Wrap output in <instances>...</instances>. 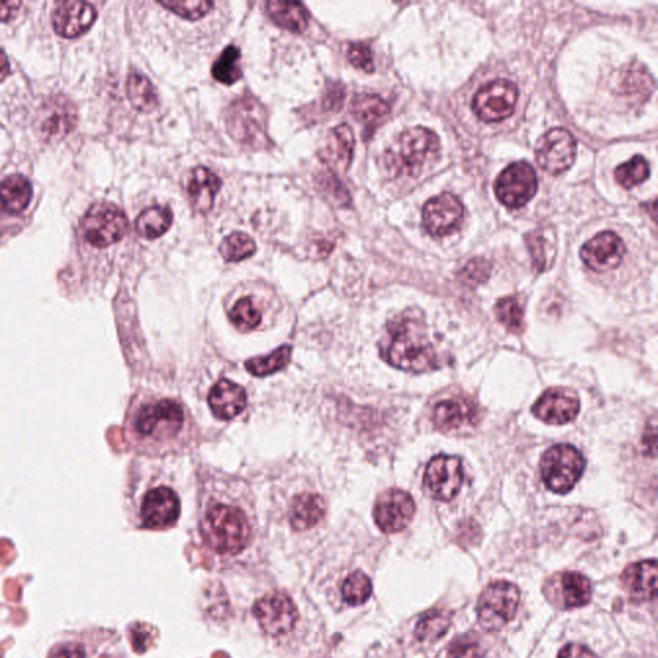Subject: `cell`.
<instances>
[{
  "mask_svg": "<svg viewBox=\"0 0 658 658\" xmlns=\"http://www.w3.org/2000/svg\"><path fill=\"white\" fill-rule=\"evenodd\" d=\"M190 425L178 400L141 395L129 405L125 436L136 452L157 455L180 447Z\"/></svg>",
  "mask_w": 658,
  "mask_h": 658,
  "instance_id": "1",
  "label": "cell"
},
{
  "mask_svg": "<svg viewBox=\"0 0 658 658\" xmlns=\"http://www.w3.org/2000/svg\"><path fill=\"white\" fill-rule=\"evenodd\" d=\"M201 538L209 550L219 557L241 556L253 545L255 519L241 504L225 501H210L199 514Z\"/></svg>",
  "mask_w": 658,
  "mask_h": 658,
  "instance_id": "2",
  "label": "cell"
},
{
  "mask_svg": "<svg viewBox=\"0 0 658 658\" xmlns=\"http://www.w3.org/2000/svg\"><path fill=\"white\" fill-rule=\"evenodd\" d=\"M380 352L387 363L404 372L426 373L439 366L438 354L424 327L412 318L390 325Z\"/></svg>",
  "mask_w": 658,
  "mask_h": 658,
  "instance_id": "3",
  "label": "cell"
},
{
  "mask_svg": "<svg viewBox=\"0 0 658 658\" xmlns=\"http://www.w3.org/2000/svg\"><path fill=\"white\" fill-rule=\"evenodd\" d=\"M439 137L433 130L415 127L403 131L385 152V166L392 177H418L438 157Z\"/></svg>",
  "mask_w": 658,
  "mask_h": 658,
  "instance_id": "4",
  "label": "cell"
},
{
  "mask_svg": "<svg viewBox=\"0 0 658 658\" xmlns=\"http://www.w3.org/2000/svg\"><path fill=\"white\" fill-rule=\"evenodd\" d=\"M227 128L235 142L251 151L272 145L268 134V113L253 95L241 96L228 107Z\"/></svg>",
  "mask_w": 658,
  "mask_h": 658,
  "instance_id": "5",
  "label": "cell"
},
{
  "mask_svg": "<svg viewBox=\"0 0 658 658\" xmlns=\"http://www.w3.org/2000/svg\"><path fill=\"white\" fill-rule=\"evenodd\" d=\"M253 615L262 633L276 642L293 638L301 621L299 605L286 591L275 589L255 601Z\"/></svg>",
  "mask_w": 658,
  "mask_h": 658,
  "instance_id": "6",
  "label": "cell"
},
{
  "mask_svg": "<svg viewBox=\"0 0 658 658\" xmlns=\"http://www.w3.org/2000/svg\"><path fill=\"white\" fill-rule=\"evenodd\" d=\"M137 528L168 530L178 522L180 501L175 490L160 485L144 491L140 499H131Z\"/></svg>",
  "mask_w": 658,
  "mask_h": 658,
  "instance_id": "7",
  "label": "cell"
},
{
  "mask_svg": "<svg viewBox=\"0 0 658 658\" xmlns=\"http://www.w3.org/2000/svg\"><path fill=\"white\" fill-rule=\"evenodd\" d=\"M585 470V460L572 446L552 447L540 462V474L546 489L556 494H567L579 482Z\"/></svg>",
  "mask_w": 658,
  "mask_h": 658,
  "instance_id": "8",
  "label": "cell"
},
{
  "mask_svg": "<svg viewBox=\"0 0 658 658\" xmlns=\"http://www.w3.org/2000/svg\"><path fill=\"white\" fill-rule=\"evenodd\" d=\"M521 599L518 588L509 581H495L480 595L477 604V616L483 630L489 633L499 632L514 620Z\"/></svg>",
  "mask_w": 658,
  "mask_h": 658,
  "instance_id": "9",
  "label": "cell"
},
{
  "mask_svg": "<svg viewBox=\"0 0 658 658\" xmlns=\"http://www.w3.org/2000/svg\"><path fill=\"white\" fill-rule=\"evenodd\" d=\"M127 215L119 206L99 203L81 220V232L89 245L106 248L117 244L128 232Z\"/></svg>",
  "mask_w": 658,
  "mask_h": 658,
  "instance_id": "10",
  "label": "cell"
},
{
  "mask_svg": "<svg viewBox=\"0 0 658 658\" xmlns=\"http://www.w3.org/2000/svg\"><path fill=\"white\" fill-rule=\"evenodd\" d=\"M538 177L528 163L512 164L495 182V195L509 209H521L537 195Z\"/></svg>",
  "mask_w": 658,
  "mask_h": 658,
  "instance_id": "11",
  "label": "cell"
},
{
  "mask_svg": "<svg viewBox=\"0 0 658 658\" xmlns=\"http://www.w3.org/2000/svg\"><path fill=\"white\" fill-rule=\"evenodd\" d=\"M464 479L459 456L438 455L427 464L424 485L436 501L450 502L460 494Z\"/></svg>",
  "mask_w": 658,
  "mask_h": 658,
  "instance_id": "12",
  "label": "cell"
},
{
  "mask_svg": "<svg viewBox=\"0 0 658 658\" xmlns=\"http://www.w3.org/2000/svg\"><path fill=\"white\" fill-rule=\"evenodd\" d=\"M518 89L509 80L499 79L483 86L474 99L473 108L481 120L498 122L515 113Z\"/></svg>",
  "mask_w": 658,
  "mask_h": 658,
  "instance_id": "13",
  "label": "cell"
},
{
  "mask_svg": "<svg viewBox=\"0 0 658 658\" xmlns=\"http://www.w3.org/2000/svg\"><path fill=\"white\" fill-rule=\"evenodd\" d=\"M536 154L540 168L553 176L563 175L575 163L577 141L569 130L552 129L540 138Z\"/></svg>",
  "mask_w": 658,
  "mask_h": 658,
  "instance_id": "14",
  "label": "cell"
},
{
  "mask_svg": "<svg viewBox=\"0 0 658 658\" xmlns=\"http://www.w3.org/2000/svg\"><path fill=\"white\" fill-rule=\"evenodd\" d=\"M415 515L414 499L404 490L385 491L374 505V521L385 534H395L410 526Z\"/></svg>",
  "mask_w": 658,
  "mask_h": 658,
  "instance_id": "15",
  "label": "cell"
},
{
  "mask_svg": "<svg viewBox=\"0 0 658 658\" xmlns=\"http://www.w3.org/2000/svg\"><path fill=\"white\" fill-rule=\"evenodd\" d=\"M463 205L460 198L442 193L428 201L422 214L426 231L434 237H448L460 230L463 223Z\"/></svg>",
  "mask_w": 658,
  "mask_h": 658,
  "instance_id": "16",
  "label": "cell"
},
{
  "mask_svg": "<svg viewBox=\"0 0 658 658\" xmlns=\"http://www.w3.org/2000/svg\"><path fill=\"white\" fill-rule=\"evenodd\" d=\"M625 245L618 234L602 232L581 248L584 265L594 272L604 273L618 268L625 255Z\"/></svg>",
  "mask_w": 658,
  "mask_h": 658,
  "instance_id": "17",
  "label": "cell"
},
{
  "mask_svg": "<svg viewBox=\"0 0 658 658\" xmlns=\"http://www.w3.org/2000/svg\"><path fill=\"white\" fill-rule=\"evenodd\" d=\"M580 412L577 395L564 389L545 391L532 407V413L546 425L564 426L571 424Z\"/></svg>",
  "mask_w": 658,
  "mask_h": 658,
  "instance_id": "18",
  "label": "cell"
},
{
  "mask_svg": "<svg viewBox=\"0 0 658 658\" xmlns=\"http://www.w3.org/2000/svg\"><path fill=\"white\" fill-rule=\"evenodd\" d=\"M96 11L86 2H62L53 13V26L59 36L78 38L92 27Z\"/></svg>",
  "mask_w": 658,
  "mask_h": 658,
  "instance_id": "19",
  "label": "cell"
},
{
  "mask_svg": "<svg viewBox=\"0 0 658 658\" xmlns=\"http://www.w3.org/2000/svg\"><path fill=\"white\" fill-rule=\"evenodd\" d=\"M356 137L349 125L341 124L331 129L325 137L320 151L321 160L331 170L345 171L349 169L354 157Z\"/></svg>",
  "mask_w": 658,
  "mask_h": 658,
  "instance_id": "20",
  "label": "cell"
},
{
  "mask_svg": "<svg viewBox=\"0 0 658 658\" xmlns=\"http://www.w3.org/2000/svg\"><path fill=\"white\" fill-rule=\"evenodd\" d=\"M76 124V109L65 96H53L41 108L40 131L47 140H60L74 129Z\"/></svg>",
  "mask_w": 658,
  "mask_h": 658,
  "instance_id": "21",
  "label": "cell"
},
{
  "mask_svg": "<svg viewBox=\"0 0 658 658\" xmlns=\"http://www.w3.org/2000/svg\"><path fill=\"white\" fill-rule=\"evenodd\" d=\"M479 414L473 400L450 398L439 401L433 413V422L441 431H453L463 426H474Z\"/></svg>",
  "mask_w": 658,
  "mask_h": 658,
  "instance_id": "22",
  "label": "cell"
},
{
  "mask_svg": "<svg viewBox=\"0 0 658 658\" xmlns=\"http://www.w3.org/2000/svg\"><path fill=\"white\" fill-rule=\"evenodd\" d=\"M621 584L633 601L655 599L657 594L656 560H642V563L630 565L621 575Z\"/></svg>",
  "mask_w": 658,
  "mask_h": 658,
  "instance_id": "23",
  "label": "cell"
},
{
  "mask_svg": "<svg viewBox=\"0 0 658 658\" xmlns=\"http://www.w3.org/2000/svg\"><path fill=\"white\" fill-rule=\"evenodd\" d=\"M220 189L221 180L212 171L204 166L193 169L186 182V193L193 210L201 215L209 214Z\"/></svg>",
  "mask_w": 658,
  "mask_h": 658,
  "instance_id": "24",
  "label": "cell"
},
{
  "mask_svg": "<svg viewBox=\"0 0 658 658\" xmlns=\"http://www.w3.org/2000/svg\"><path fill=\"white\" fill-rule=\"evenodd\" d=\"M247 404L244 387L230 379H220L209 393V405L215 417L230 421L237 417Z\"/></svg>",
  "mask_w": 658,
  "mask_h": 658,
  "instance_id": "25",
  "label": "cell"
},
{
  "mask_svg": "<svg viewBox=\"0 0 658 658\" xmlns=\"http://www.w3.org/2000/svg\"><path fill=\"white\" fill-rule=\"evenodd\" d=\"M325 514H327V505L322 495L302 493L296 495L291 503L288 521L291 528L297 532L309 531L323 521Z\"/></svg>",
  "mask_w": 658,
  "mask_h": 658,
  "instance_id": "26",
  "label": "cell"
},
{
  "mask_svg": "<svg viewBox=\"0 0 658 658\" xmlns=\"http://www.w3.org/2000/svg\"><path fill=\"white\" fill-rule=\"evenodd\" d=\"M558 595L564 608L583 607L592 598L591 580L580 572H564L558 580Z\"/></svg>",
  "mask_w": 658,
  "mask_h": 658,
  "instance_id": "27",
  "label": "cell"
},
{
  "mask_svg": "<svg viewBox=\"0 0 658 658\" xmlns=\"http://www.w3.org/2000/svg\"><path fill=\"white\" fill-rule=\"evenodd\" d=\"M33 196V186L25 177L11 176L0 183V210L20 214L27 209Z\"/></svg>",
  "mask_w": 658,
  "mask_h": 658,
  "instance_id": "28",
  "label": "cell"
},
{
  "mask_svg": "<svg viewBox=\"0 0 658 658\" xmlns=\"http://www.w3.org/2000/svg\"><path fill=\"white\" fill-rule=\"evenodd\" d=\"M267 13L275 25L291 33H304L309 26L307 7L299 2H268Z\"/></svg>",
  "mask_w": 658,
  "mask_h": 658,
  "instance_id": "29",
  "label": "cell"
},
{
  "mask_svg": "<svg viewBox=\"0 0 658 658\" xmlns=\"http://www.w3.org/2000/svg\"><path fill=\"white\" fill-rule=\"evenodd\" d=\"M172 212L168 206H152L141 212L136 231L144 240H156L170 230Z\"/></svg>",
  "mask_w": 658,
  "mask_h": 658,
  "instance_id": "30",
  "label": "cell"
},
{
  "mask_svg": "<svg viewBox=\"0 0 658 658\" xmlns=\"http://www.w3.org/2000/svg\"><path fill=\"white\" fill-rule=\"evenodd\" d=\"M338 593L346 606H362L370 601L373 593L372 580L362 570L352 571L345 577Z\"/></svg>",
  "mask_w": 658,
  "mask_h": 658,
  "instance_id": "31",
  "label": "cell"
},
{
  "mask_svg": "<svg viewBox=\"0 0 658 658\" xmlns=\"http://www.w3.org/2000/svg\"><path fill=\"white\" fill-rule=\"evenodd\" d=\"M390 106L376 94H358L351 102V114L364 125H376L390 115Z\"/></svg>",
  "mask_w": 658,
  "mask_h": 658,
  "instance_id": "32",
  "label": "cell"
},
{
  "mask_svg": "<svg viewBox=\"0 0 658 658\" xmlns=\"http://www.w3.org/2000/svg\"><path fill=\"white\" fill-rule=\"evenodd\" d=\"M128 96L138 111L150 114L157 108L158 100L154 86L150 79L140 73H131L128 79Z\"/></svg>",
  "mask_w": 658,
  "mask_h": 658,
  "instance_id": "33",
  "label": "cell"
},
{
  "mask_svg": "<svg viewBox=\"0 0 658 658\" xmlns=\"http://www.w3.org/2000/svg\"><path fill=\"white\" fill-rule=\"evenodd\" d=\"M452 623L450 615L446 611H428L420 619L415 628V638L420 642H436L448 633Z\"/></svg>",
  "mask_w": 658,
  "mask_h": 658,
  "instance_id": "34",
  "label": "cell"
},
{
  "mask_svg": "<svg viewBox=\"0 0 658 658\" xmlns=\"http://www.w3.org/2000/svg\"><path fill=\"white\" fill-rule=\"evenodd\" d=\"M230 320L240 332H253L260 327L262 322V311L256 305L253 297H242L233 305L230 313Z\"/></svg>",
  "mask_w": 658,
  "mask_h": 658,
  "instance_id": "35",
  "label": "cell"
},
{
  "mask_svg": "<svg viewBox=\"0 0 658 658\" xmlns=\"http://www.w3.org/2000/svg\"><path fill=\"white\" fill-rule=\"evenodd\" d=\"M241 51L235 46H228L215 61L212 66V76L215 80L224 86H233L242 78V72L238 66Z\"/></svg>",
  "mask_w": 658,
  "mask_h": 658,
  "instance_id": "36",
  "label": "cell"
},
{
  "mask_svg": "<svg viewBox=\"0 0 658 658\" xmlns=\"http://www.w3.org/2000/svg\"><path fill=\"white\" fill-rule=\"evenodd\" d=\"M291 346H282L279 350L268 357L249 359L246 362V370L256 377H267L270 374L280 372L289 363Z\"/></svg>",
  "mask_w": 658,
  "mask_h": 658,
  "instance_id": "37",
  "label": "cell"
},
{
  "mask_svg": "<svg viewBox=\"0 0 658 658\" xmlns=\"http://www.w3.org/2000/svg\"><path fill=\"white\" fill-rule=\"evenodd\" d=\"M495 313L499 322L512 334H522L525 330V310L521 301L515 296L504 297L496 302Z\"/></svg>",
  "mask_w": 658,
  "mask_h": 658,
  "instance_id": "38",
  "label": "cell"
},
{
  "mask_svg": "<svg viewBox=\"0 0 658 658\" xmlns=\"http://www.w3.org/2000/svg\"><path fill=\"white\" fill-rule=\"evenodd\" d=\"M219 251L224 260L238 262L251 258L256 253V244L248 234L234 232L221 242Z\"/></svg>",
  "mask_w": 658,
  "mask_h": 658,
  "instance_id": "39",
  "label": "cell"
},
{
  "mask_svg": "<svg viewBox=\"0 0 658 658\" xmlns=\"http://www.w3.org/2000/svg\"><path fill=\"white\" fill-rule=\"evenodd\" d=\"M649 177V165L643 156H634L615 170V179L622 189L632 190Z\"/></svg>",
  "mask_w": 658,
  "mask_h": 658,
  "instance_id": "40",
  "label": "cell"
},
{
  "mask_svg": "<svg viewBox=\"0 0 658 658\" xmlns=\"http://www.w3.org/2000/svg\"><path fill=\"white\" fill-rule=\"evenodd\" d=\"M324 196L337 207H348L351 204V197L348 189L338 179L336 172L325 171L318 180Z\"/></svg>",
  "mask_w": 658,
  "mask_h": 658,
  "instance_id": "41",
  "label": "cell"
},
{
  "mask_svg": "<svg viewBox=\"0 0 658 658\" xmlns=\"http://www.w3.org/2000/svg\"><path fill=\"white\" fill-rule=\"evenodd\" d=\"M165 9H168L178 16L190 21H197L203 18L212 9V2H205V0H170V2H162Z\"/></svg>",
  "mask_w": 658,
  "mask_h": 658,
  "instance_id": "42",
  "label": "cell"
},
{
  "mask_svg": "<svg viewBox=\"0 0 658 658\" xmlns=\"http://www.w3.org/2000/svg\"><path fill=\"white\" fill-rule=\"evenodd\" d=\"M491 274V265L488 260L477 258L470 260L466 267L463 268L460 276L463 283L468 286H479L483 282L489 280Z\"/></svg>",
  "mask_w": 658,
  "mask_h": 658,
  "instance_id": "43",
  "label": "cell"
},
{
  "mask_svg": "<svg viewBox=\"0 0 658 658\" xmlns=\"http://www.w3.org/2000/svg\"><path fill=\"white\" fill-rule=\"evenodd\" d=\"M448 658H483V649L479 642L464 635L449 644Z\"/></svg>",
  "mask_w": 658,
  "mask_h": 658,
  "instance_id": "44",
  "label": "cell"
},
{
  "mask_svg": "<svg viewBox=\"0 0 658 658\" xmlns=\"http://www.w3.org/2000/svg\"><path fill=\"white\" fill-rule=\"evenodd\" d=\"M346 57L359 70L369 74L374 72L373 54L370 46L365 43H351L348 47V51H346Z\"/></svg>",
  "mask_w": 658,
  "mask_h": 658,
  "instance_id": "45",
  "label": "cell"
},
{
  "mask_svg": "<svg viewBox=\"0 0 658 658\" xmlns=\"http://www.w3.org/2000/svg\"><path fill=\"white\" fill-rule=\"evenodd\" d=\"M48 658H88L87 646L76 640L60 642L51 649Z\"/></svg>",
  "mask_w": 658,
  "mask_h": 658,
  "instance_id": "46",
  "label": "cell"
},
{
  "mask_svg": "<svg viewBox=\"0 0 658 658\" xmlns=\"http://www.w3.org/2000/svg\"><path fill=\"white\" fill-rule=\"evenodd\" d=\"M345 96V88L341 85H334L324 95V108L330 111H337L341 108Z\"/></svg>",
  "mask_w": 658,
  "mask_h": 658,
  "instance_id": "47",
  "label": "cell"
},
{
  "mask_svg": "<svg viewBox=\"0 0 658 658\" xmlns=\"http://www.w3.org/2000/svg\"><path fill=\"white\" fill-rule=\"evenodd\" d=\"M558 658H598V656L583 644L571 643L560 650Z\"/></svg>",
  "mask_w": 658,
  "mask_h": 658,
  "instance_id": "48",
  "label": "cell"
},
{
  "mask_svg": "<svg viewBox=\"0 0 658 658\" xmlns=\"http://www.w3.org/2000/svg\"><path fill=\"white\" fill-rule=\"evenodd\" d=\"M545 241L540 237H531L529 238L530 251L532 254V259H534V266L540 270L545 269V251H544Z\"/></svg>",
  "mask_w": 658,
  "mask_h": 658,
  "instance_id": "49",
  "label": "cell"
},
{
  "mask_svg": "<svg viewBox=\"0 0 658 658\" xmlns=\"http://www.w3.org/2000/svg\"><path fill=\"white\" fill-rule=\"evenodd\" d=\"M657 431L656 424L654 420V425H648L646 429V434H644V447L648 449V454L655 456L656 455V446H657Z\"/></svg>",
  "mask_w": 658,
  "mask_h": 658,
  "instance_id": "50",
  "label": "cell"
},
{
  "mask_svg": "<svg viewBox=\"0 0 658 658\" xmlns=\"http://www.w3.org/2000/svg\"><path fill=\"white\" fill-rule=\"evenodd\" d=\"M20 7V2H0V23H7L15 16Z\"/></svg>",
  "mask_w": 658,
  "mask_h": 658,
  "instance_id": "51",
  "label": "cell"
},
{
  "mask_svg": "<svg viewBox=\"0 0 658 658\" xmlns=\"http://www.w3.org/2000/svg\"><path fill=\"white\" fill-rule=\"evenodd\" d=\"M11 68L9 59L2 50H0V81H3L10 75Z\"/></svg>",
  "mask_w": 658,
  "mask_h": 658,
  "instance_id": "52",
  "label": "cell"
}]
</instances>
